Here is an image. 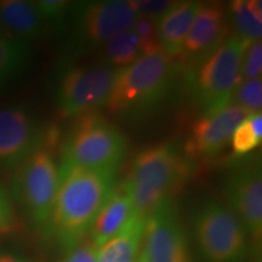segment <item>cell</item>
Instances as JSON below:
<instances>
[{
  "label": "cell",
  "mask_w": 262,
  "mask_h": 262,
  "mask_svg": "<svg viewBox=\"0 0 262 262\" xmlns=\"http://www.w3.org/2000/svg\"><path fill=\"white\" fill-rule=\"evenodd\" d=\"M28 55L27 42L0 31V86L24 70Z\"/></svg>",
  "instance_id": "20"
},
{
  "label": "cell",
  "mask_w": 262,
  "mask_h": 262,
  "mask_svg": "<svg viewBox=\"0 0 262 262\" xmlns=\"http://www.w3.org/2000/svg\"><path fill=\"white\" fill-rule=\"evenodd\" d=\"M261 137H258L251 129L248 119H245L237 126L232 135L231 143L233 152L238 156L248 155L251 150L256 149L261 145Z\"/></svg>",
  "instance_id": "24"
},
{
  "label": "cell",
  "mask_w": 262,
  "mask_h": 262,
  "mask_svg": "<svg viewBox=\"0 0 262 262\" xmlns=\"http://www.w3.org/2000/svg\"><path fill=\"white\" fill-rule=\"evenodd\" d=\"M178 74V63L163 50L141 56L118 70L106 107L112 116L139 120L158 110L168 98Z\"/></svg>",
  "instance_id": "2"
},
{
  "label": "cell",
  "mask_w": 262,
  "mask_h": 262,
  "mask_svg": "<svg viewBox=\"0 0 262 262\" xmlns=\"http://www.w3.org/2000/svg\"><path fill=\"white\" fill-rule=\"evenodd\" d=\"M62 262H97V248L91 242L81 243L68 251Z\"/></svg>",
  "instance_id": "28"
},
{
  "label": "cell",
  "mask_w": 262,
  "mask_h": 262,
  "mask_svg": "<svg viewBox=\"0 0 262 262\" xmlns=\"http://www.w3.org/2000/svg\"><path fill=\"white\" fill-rule=\"evenodd\" d=\"M228 21L219 4H202L193 19L180 57L185 64L198 67L227 39Z\"/></svg>",
  "instance_id": "13"
},
{
  "label": "cell",
  "mask_w": 262,
  "mask_h": 262,
  "mask_svg": "<svg viewBox=\"0 0 262 262\" xmlns=\"http://www.w3.org/2000/svg\"><path fill=\"white\" fill-rule=\"evenodd\" d=\"M40 145L38 127L25 108L0 110V168H18Z\"/></svg>",
  "instance_id": "12"
},
{
  "label": "cell",
  "mask_w": 262,
  "mask_h": 262,
  "mask_svg": "<svg viewBox=\"0 0 262 262\" xmlns=\"http://www.w3.org/2000/svg\"><path fill=\"white\" fill-rule=\"evenodd\" d=\"M16 179V192L38 225L50 222L58 185L60 168L51 150L44 145L38 147L21 165Z\"/></svg>",
  "instance_id": "8"
},
{
  "label": "cell",
  "mask_w": 262,
  "mask_h": 262,
  "mask_svg": "<svg viewBox=\"0 0 262 262\" xmlns=\"http://www.w3.org/2000/svg\"><path fill=\"white\" fill-rule=\"evenodd\" d=\"M0 262H29V261L25 260V258L14 256V255L5 254V255H0Z\"/></svg>",
  "instance_id": "30"
},
{
  "label": "cell",
  "mask_w": 262,
  "mask_h": 262,
  "mask_svg": "<svg viewBox=\"0 0 262 262\" xmlns=\"http://www.w3.org/2000/svg\"><path fill=\"white\" fill-rule=\"evenodd\" d=\"M255 262H260V260H258V261H257V260H256V261H255Z\"/></svg>",
  "instance_id": "31"
},
{
  "label": "cell",
  "mask_w": 262,
  "mask_h": 262,
  "mask_svg": "<svg viewBox=\"0 0 262 262\" xmlns=\"http://www.w3.org/2000/svg\"><path fill=\"white\" fill-rule=\"evenodd\" d=\"M250 44L237 35L226 39L196 67L194 94L204 114L229 106L241 84L242 58Z\"/></svg>",
  "instance_id": "5"
},
{
  "label": "cell",
  "mask_w": 262,
  "mask_h": 262,
  "mask_svg": "<svg viewBox=\"0 0 262 262\" xmlns=\"http://www.w3.org/2000/svg\"><path fill=\"white\" fill-rule=\"evenodd\" d=\"M237 106L247 112L248 114H254L261 112L262 107V81L261 78L253 80L242 81L238 85L237 90L233 95Z\"/></svg>",
  "instance_id": "22"
},
{
  "label": "cell",
  "mask_w": 262,
  "mask_h": 262,
  "mask_svg": "<svg viewBox=\"0 0 262 262\" xmlns=\"http://www.w3.org/2000/svg\"><path fill=\"white\" fill-rule=\"evenodd\" d=\"M104 62L107 67L113 70H122L129 67L142 56L140 51L139 41L133 29L117 35L103 47Z\"/></svg>",
  "instance_id": "21"
},
{
  "label": "cell",
  "mask_w": 262,
  "mask_h": 262,
  "mask_svg": "<svg viewBox=\"0 0 262 262\" xmlns=\"http://www.w3.org/2000/svg\"><path fill=\"white\" fill-rule=\"evenodd\" d=\"M33 3L38 14L45 22L63 18L73 6L71 2H66V0H39V2Z\"/></svg>",
  "instance_id": "26"
},
{
  "label": "cell",
  "mask_w": 262,
  "mask_h": 262,
  "mask_svg": "<svg viewBox=\"0 0 262 262\" xmlns=\"http://www.w3.org/2000/svg\"><path fill=\"white\" fill-rule=\"evenodd\" d=\"M199 2H176L156 21L157 35L162 50L170 57L181 55L193 19L201 8Z\"/></svg>",
  "instance_id": "15"
},
{
  "label": "cell",
  "mask_w": 262,
  "mask_h": 262,
  "mask_svg": "<svg viewBox=\"0 0 262 262\" xmlns=\"http://www.w3.org/2000/svg\"><path fill=\"white\" fill-rule=\"evenodd\" d=\"M262 44L261 40L253 42L247 48L241 64V83L261 78Z\"/></svg>",
  "instance_id": "25"
},
{
  "label": "cell",
  "mask_w": 262,
  "mask_h": 262,
  "mask_svg": "<svg viewBox=\"0 0 262 262\" xmlns=\"http://www.w3.org/2000/svg\"><path fill=\"white\" fill-rule=\"evenodd\" d=\"M137 262H193L187 237L170 201L160 205L147 220Z\"/></svg>",
  "instance_id": "10"
},
{
  "label": "cell",
  "mask_w": 262,
  "mask_h": 262,
  "mask_svg": "<svg viewBox=\"0 0 262 262\" xmlns=\"http://www.w3.org/2000/svg\"><path fill=\"white\" fill-rule=\"evenodd\" d=\"M133 215V203L124 186L120 183L113 188L91 226L89 232L91 243L97 249L102 247L129 222Z\"/></svg>",
  "instance_id": "16"
},
{
  "label": "cell",
  "mask_w": 262,
  "mask_h": 262,
  "mask_svg": "<svg viewBox=\"0 0 262 262\" xmlns=\"http://www.w3.org/2000/svg\"><path fill=\"white\" fill-rule=\"evenodd\" d=\"M117 71L107 66L66 68L56 86L62 116L80 117L106 106Z\"/></svg>",
  "instance_id": "9"
},
{
  "label": "cell",
  "mask_w": 262,
  "mask_h": 262,
  "mask_svg": "<svg viewBox=\"0 0 262 262\" xmlns=\"http://www.w3.org/2000/svg\"><path fill=\"white\" fill-rule=\"evenodd\" d=\"M136 14L141 18H148L157 21L164 12L166 11L171 5V2H131Z\"/></svg>",
  "instance_id": "27"
},
{
  "label": "cell",
  "mask_w": 262,
  "mask_h": 262,
  "mask_svg": "<svg viewBox=\"0 0 262 262\" xmlns=\"http://www.w3.org/2000/svg\"><path fill=\"white\" fill-rule=\"evenodd\" d=\"M0 27L5 34L27 42L41 37L45 21L33 2L3 0L0 2Z\"/></svg>",
  "instance_id": "17"
},
{
  "label": "cell",
  "mask_w": 262,
  "mask_h": 262,
  "mask_svg": "<svg viewBox=\"0 0 262 262\" xmlns=\"http://www.w3.org/2000/svg\"><path fill=\"white\" fill-rule=\"evenodd\" d=\"M12 220L14 216H12L11 205L5 192L0 187V232H4L11 227Z\"/></svg>",
  "instance_id": "29"
},
{
  "label": "cell",
  "mask_w": 262,
  "mask_h": 262,
  "mask_svg": "<svg viewBox=\"0 0 262 262\" xmlns=\"http://www.w3.org/2000/svg\"><path fill=\"white\" fill-rule=\"evenodd\" d=\"M193 233L205 262H243L248 253V232L228 206L206 202L193 220Z\"/></svg>",
  "instance_id": "6"
},
{
  "label": "cell",
  "mask_w": 262,
  "mask_h": 262,
  "mask_svg": "<svg viewBox=\"0 0 262 262\" xmlns=\"http://www.w3.org/2000/svg\"><path fill=\"white\" fill-rule=\"evenodd\" d=\"M139 18L131 2H88L71 9V50L104 47L117 35L130 31Z\"/></svg>",
  "instance_id": "7"
},
{
  "label": "cell",
  "mask_w": 262,
  "mask_h": 262,
  "mask_svg": "<svg viewBox=\"0 0 262 262\" xmlns=\"http://www.w3.org/2000/svg\"><path fill=\"white\" fill-rule=\"evenodd\" d=\"M127 152L125 137L96 112L80 116L63 146L66 165L118 169Z\"/></svg>",
  "instance_id": "4"
},
{
  "label": "cell",
  "mask_w": 262,
  "mask_h": 262,
  "mask_svg": "<svg viewBox=\"0 0 262 262\" xmlns=\"http://www.w3.org/2000/svg\"><path fill=\"white\" fill-rule=\"evenodd\" d=\"M117 169L60 168V185L50 222L57 241L68 251L81 244L113 188Z\"/></svg>",
  "instance_id": "1"
},
{
  "label": "cell",
  "mask_w": 262,
  "mask_h": 262,
  "mask_svg": "<svg viewBox=\"0 0 262 262\" xmlns=\"http://www.w3.org/2000/svg\"><path fill=\"white\" fill-rule=\"evenodd\" d=\"M131 29L135 33L142 56L162 51V48H160L158 40V35H157L156 21L139 17Z\"/></svg>",
  "instance_id": "23"
},
{
  "label": "cell",
  "mask_w": 262,
  "mask_h": 262,
  "mask_svg": "<svg viewBox=\"0 0 262 262\" xmlns=\"http://www.w3.org/2000/svg\"><path fill=\"white\" fill-rule=\"evenodd\" d=\"M229 209L255 242L262 235V176L257 165H244L228 173L224 187Z\"/></svg>",
  "instance_id": "11"
},
{
  "label": "cell",
  "mask_w": 262,
  "mask_h": 262,
  "mask_svg": "<svg viewBox=\"0 0 262 262\" xmlns=\"http://www.w3.org/2000/svg\"><path fill=\"white\" fill-rule=\"evenodd\" d=\"M147 220L133 215L113 238L97 249V262H137Z\"/></svg>",
  "instance_id": "18"
},
{
  "label": "cell",
  "mask_w": 262,
  "mask_h": 262,
  "mask_svg": "<svg viewBox=\"0 0 262 262\" xmlns=\"http://www.w3.org/2000/svg\"><path fill=\"white\" fill-rule=\"evenodd\" d=\"M248 116L243 108L234 103L204 114L193 126L186 152L193 157L217 155L231 142L234 130Z\"/></svg>",
  "instance_id": "14"
},
{
  "label": "cell",
  "mask_w": 262,
  "mask_h": 262,
  "mask_svg": "<svg viewBox=\"0 0 262 262\" xmlns=\"http://www.w3.org/2000/svg\"><path fill=\"white\" fill-rule=\"evenodd\" d=\"M188 160L170 146H156L134 159L122 185L133 203L134 215L148 219L189 176Z\"/></svg>",
  "instance_id": "3"
},
{
  "label": "cell",
  "mask_w": 262,
  "mask_h": 262,
  "mask_svg": "<svg viewBox=\"0 0 262 262\" xmlns=\"http://www.w3.org/2000/svg\"><path fill=\"white\" fill-rule=\"evenodd\" d=\"M237 37L248 44L260 41L262 35V3L260 0H235L229 6Z\"/></svg>",
  "instance_id": "19"
}]
</instances>
